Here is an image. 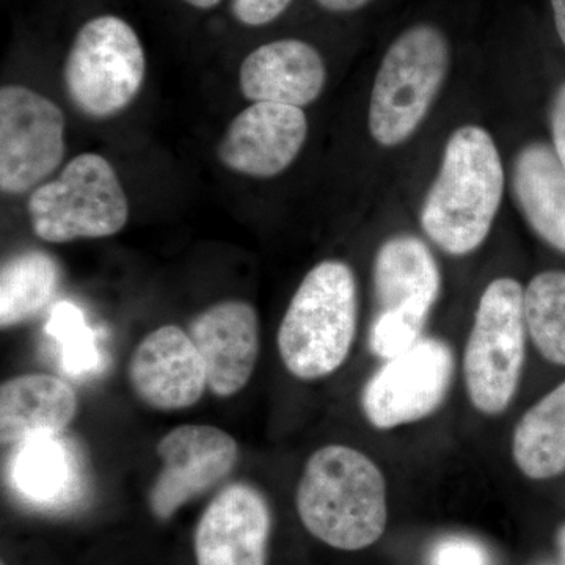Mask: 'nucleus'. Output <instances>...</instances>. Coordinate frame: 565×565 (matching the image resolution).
Returning a JSON list of instances; mask_svg holds the SVG:
<instances>
[{
  "label": "nucleus",
  "mask_w": 565,
  "mask_h": 565,
  "mask_svg": "<svg viewBox=\"0 0 565 565\" xmlns=\"http://www.w3.org/2000/svg\"><path fill=\"white\" fill-rule=\"evenodd\" d=\"M441 277L433 252L422 239L401 234L379 248L374 289L379 313L423 332L437 303Z\"/></svg>",
  "instance_id": "15"
},
{
  "label": "nucleus",
  "mask_w": 565,
  "mask_h": 565,
  "mask_svg": "<svg viewBox=\"0 0 565 565\" xmlns=\"http://www.w3.org/2000/svg\"><path fill=\"white\" fill-rule=\"evenodd\" d=\"M429 565H492V561L481 542L463 535H449L434 546Z\"/></svg>",
  "instance_id": "24"
},
{
  "label": "nucleus",
  "mask_w": 565,
  "mask_h": 565,
  "mask_svg": "<svg viewBox=\"0 0 565 565\" xmlns=\"http://www.w3.org/2000/svg\"><path fill=\"white\" fill-rule=\"evenodd\" d=\"M182 2L188 3V6L195 7V9L210 10L214 9L215 6H218L221 0H182Z\"/></svg>",
  "instance_id": "29"
},
{
  "label": "nucleus",
  "mask_w": 565,
  "mask_h": 565,
  "mask_svg": "<svg viewBox=\"0 0 565 565\" xmlns=\"http://www.w3.org/2000/svg\"><path fill=\"white\" fill-rule=\"evenodd\" d=\"M553 150L565 169V82L561 85L552 109Z\"/></svg>",
  "instance_id": "26"
},
{
  "label": "nucleus",
  "mask_w": 565,
  "mask_h": 565,
  "mask_svg": "<svg viewBox=\"0 0 565 565\" xmlns=\"http://www.w3.org/2000/svg\"><path fill=\"white\" fill-rule=\"evenodd\" d=\"M327 81L322 55L307 41L285 39L263 44L244 58L241 92L253 103L302 107L321 96Z\"/></svg>",
  "instance_id": "16"
},
{
  "label": "nucleus",
  "mask_w": 565,
  "mask_h": 565,
  "mask_svg": "<svg viewBox=\"0 0 565 565\" xmlns=\"http://www.w3.org/2000/svg\"><path fill=\"white\" fill-rule=\"evenodd\" d=\"M129 382L148 407L181 411L202 399L206 367L191 334L177 326H163L137 345L129 363Z\"/></svg>",
  "instance_id": "13"
},
{
  "label": "nucleus",
  "mask_w": 565,
  "mask_h": 565,
  "mask_svg": "<svg viewBox=\"0 0 565 565\" xmlns=\"http://www.w3.org/2000/svg\"><path fill=\"white\" fill-rule=\"evenodd\" d=\"M9 476L14 492L41 509L65 508L81 493L79 460L62 434L40 435L18 445Z\"/></svg>",
  "instance_id": "18"
},
{
  "label": "nucleus",
  "mask_w": 565,
  "mask_h": 565,
  "mask_svg": "<svg viewBox=\"0 0 565 565\" xmlns=\"http://www.w3.org/2000/svg\"><path fill=\"white\" fill-rule=\"evenodd\" d=\"M503 192V163L492 136L479 126H462L449 137L440 172L424 199V233L452 256L478 250L492 230Z\"/></svg>",
  "instance_id": "1"
},
{
  "label": "nucleus",
  "mask_w": 565,
  "mask_h": 565,
  "mask_svg": "<svg viewBox=\"0 0 565 565\" xmlns=\"http://www.w3.org/2000/svg\"><path fill=\"white\" fill-rule=\"evenodd\" d=\"M557 548H559L561 559L565 565V526L561 527L559 534H557Z\"/></svg>",
  "instance_id": "30"
},
{
  "label": "nucleus",
  "mask_w": 565,
  "mask_h": 565,
  "mask_svg": "<svg viewBox=\"0 0 565 565\" xmlns=\"http://www.w3.org/2000/svg\"><path fill=\"white\" fill-rule=\"evenodd\" d=\"M76 414V393L54 375H20L0 388L2 444L18 446L40 435L62 434Z\"/></svg>",
  "instance_id": "17"
},
{
  "label": "nucleus",
  "mask_w": 565,
  "mask_h": 565,
  "mask_svg": "<svg viewBox=\"0 0 565 565\" xmlns=\"http://www.w3.org/2000/svg\"><path fill=\"white\" fill-rule=\"evenodd\" d=\"M292 0H233L232 11L241 24L262 28L281 17Z\"/></svg>",
  "instance_id": "25"
},
{
  "label": "nucleus",
  "mask_w": 565,
  "mask_h": 565,
  "mask_svg": "<svg viewBox=\"0 0 565 565\" xmlns=\"http://www.w3.org/2000/svg\"><path fill=\"white\" fill-rule=\"evenodd\" d=\"M307 136L308 121L300 107L253 103L228 126L217 154L232 172L269 180L296 161Z\"/></svg>",
  "instance_id": "11"
},
{
  "label": "nucleus",
  "mask_w": 565,
  "mask_h": 565,
  "mask_svg": "<svg viewBox=\"0 0 565 565\" xmlns=\"http://www.w3.org/2000/svg\"><path fill=\"white\" fill-rule=\"evenodd\" d=\"M449 43L440 29L416 24L386 51L370 103V132L382 147H396L414 136L449 70Z\"/></svg>",
  "instance_id": "4"
},
{
  "label": "nucleus",
  "mask_w": 565,
  "mask_h": 565,
  "mask_svg": "<svg viewBox=\"0 0 565 565\" xmlns=\"http://www.w3.org/2000/svg\"><path fill=\"white\" fill-rule=\"evenodd\" d=\"M28 211L41 241L68 244L120 233L128 223L129 202L111 163L84 152L66 163L57 180L32 192Z\"/></svg>",
  "instance_id": "5"
},
{
  "label": "nucleus",
  "mask_w": 565,
  "mask_h": 565,
  "mask_svg": "<svg viewBox=\"0 0 565 565\" xmlns=\"http://www.w3.org/2000/svg\"><path fill=\"white\" fill-rule=\"evenodd\" d=\"M512 185L531 228L565 253V169L555 150L541 141L523 148L515 158Z\"/></svg>",
  "instance_id": "19"
},
{
  "label": "nucleus",
  "mask_w": 565,
  "mask_h": 565,
  "mask_svg": "<svg viewBox=\"0 0 565 565\" xmlns=\"http://www.w3.org/2000/svg\"><path fill=\"white\" fill-rule=\"evenodd\" d=\"M2 565H6V564H2Z\"/></svg>",
  "instance_id": "31"
},
{
  "label": "nucleus",
  "mask_w": 565,
  "mask_h": 565,
  "mask_svg": "<svg viewBox=\"0 0 565 565\" xmlns=\"http://www.w3.org/2000/svg\"><path fill=\"white\" fill-rule=\"evenodd\" d=\"M58 266L47 253L11 256L0 273V327L3 330L36 318L57 291Z\"/></svg>",
  "instance_id": "21"
},
{
  "label": "nucleus",
  "mask_w": 565,
  "mask_h": 565,
  "mask_svg": "<svg viewBox=\"0 0 565 565\" xmlns=\"http://www.w3.org/2000/svg\"><path fill=\"white\" fill-rule=\"evenodd\" d=\"M65 156V117L46 96L7 85L0 90V189L9 195L36 188Z\"/></svg>",
  "instance_id": "9"
},
{
  "label": "nucleus",
  "mask_w": 565,
  "mask_h": 565,
  "mask_svg": "<svg viewBox=\"0 0 565 565\" xmlns=\"http://www.w3.org/2000/svg\"><path fill=\"white\" fill-rule=\"evenodd\" d=\"M359 297L351 267L322 262L300 282L278 330V352L300 381H318L343 366L355 340Z\"/></svg>",
  "instance_id": "3"
},
{
  "label": "nucleus",
  "mask_w": 565,
  "mask_h": 565,
  "mask_svg": "<svg viewBox=\"0 0 565 565\" xmlns=\"http://www.w3.org/2000/svg\"><path fill=\"white\" fill-rule=\"evenodd\" d=\"M516 468L533 481L565 473V382L546 393L516 423L512 435Z\"/></svg>",
  "instance_id": "20"
},
{
  "label": "nucleus",
  "mask_w": 565,
  "mask_h": 565,
  "mask_svg": "<svg viewBox=\"0 0 565 565\" xmlns=\"http://www.w3.org/2000/svg\"><path fill=\"white\" fill-rule=\"evenodd\" d=\"M147 58L136 31L114 14L93 18L77 32L63 71L66 93L81 114L104 120L139 95Z\"/></svg>",
  "instance_id": "7"
},
{
  "label": "nucleus",
  "mask_w": 565,
  "mask_h": 565,
  "mask_svg": "<svg viewBox=\"0 0 565 565\" xmlns=\"http://www.w3.org/2000/svg\"><path fill=\"white\" fill-rule=\"evenodd\" d=\"M189 334L202 355L212 393L230 397L248 384L259 356L258 315L250 303L212 305L192 322Z\"/></svg>",
  "instance_id": "14"
},
{
  "label": "nucleus",
  "mask_w": 565,
  "mask_h": 565,
  "mask_svg": "<svg viewBox=\"0 0 565 565\" xmlns=\"http://www.w3.org/2000/svg\"><path fill=\"white\" fill-rule=\"evenodd\" d=\"M270 511L255 487L236 482L207 505L195 531L196 565H266Z\"/></svg>",
  "instance_id": "12"
},
{
  "label": "nucleus",
  "mask_w": 565,
  "mask_h": 565,
  "mask_svg": "<svg viewBox=\"0 0 565 565\" xmlns=\"http://www.w3.org/2000/svg\"><path fill=\"white\" fill-rule=\"evenodd\" d=\"M452 374L451 348L437 338H422L408 351L385 360L366 382L363 414L381 430L422 422L445 403Z\"/></svg>",
  "instance_id": "8"
},
{
  "label": "nucleus",
  "mask_w": 565,
  "mask_h": 565,
  "mask_svg": "<svg viewBox=\"0 0 565 565\" xmlns=\"http://www.w3.org/2000/svg\"><path fill=\"white\" fill-rule=\"evenodd\" d=\"M323 10L332 13H351V11L362 10L373 0H316Z\"/></svg>",
  "instance_id": "27"
},
{
  "label": "nucleus",
  "mask_w": 565,
  "mask_h": 565,
  "mask_svg": "<svg viewBox=\"0 0 565 565\" xmlns=\"http://www.w3.org/2000/svg\"><path fill=\"white\" fill-rule=\"evenodd\" d=\"M525 291L497 278L482 292L463 353L468 397L482 415L498 416L514 399L525 363Z\"/></svg>",
  "instance_id": "6"
},
{
  "label": "nucleus",
  "mask_w": 565,
  "mask_h": 565,
  "mask_svg": "<svg viewBox=\"0 0 565 565\" xmlns=\"http://www.w3.org/2000/svg\"><path fill=\"white\" fill-rule=\"evenodd\" d=\"M162 470L150 493L152 514L170 519L193 498L221 484L237 462L236 440L215 426L185 424L159 441Z\"/></svg>",
  "instance_id": "10"
},
{
  "label": "nucleus",
  "mask_w": 565,
  "mask_h": 565,
  "mask_svg": "<svg viewBox=\"0 0 565 565\" xmlns=\"http://www.w3.org/2000/svg\"><path fill=\"white\" fill-rule=\"evenodd\" d=\"M46 332L61 343L62 367L71 375L90 374L98 367L99 351L95 334L76 307L62 303L52 311Z\"/></svg>",
  "instance_id": "23"
},
{
  "label": "nucleus",
  "mask_w": 565,
  "mask_h": 565,
  "mask_svg": "<svg viewBox=\"0 0 565 565\" xmlns=\"http://www.w3.org/2000/svg\"><path fill=\"white\" fill-rule=\"evenodd\" d=\"M553 14H555L556 31L565 46V0H552Z\"/></svg>",
  "instance_id": "28"
},
{
  "label": "nucleus",
  "mask_w": 565,
  "mask_h": 565,
  "mask_svg": "<svg viewBox=\"0 0 565 565\" xmlns=\"http://www.w3.org/2000/svg\"><path fill=\"white\" fill-rule=\"evenodd\" d=\"M297 511L305 527L338 550L366 548L386 526V482L377 465L351 446L318 449L297 487Z\"/></svg>",
  "instance_id": "2"
},
{
  "label": "nucleus",
  "mask_w": 565,
  "mask_h": 565,
  "mask_svg": "<svg viewBox=\"0 0 565 565\" xmlns=\"http://www.w3.org/2000/svg\"><path fill=\"white\" fill-rule=\"evenodd\" d=\"M523 310L537 351L550 363L565 366V273L535 275L526 286Z\"/></svg>",
  "instance_id": "22"
}]
</instances>
